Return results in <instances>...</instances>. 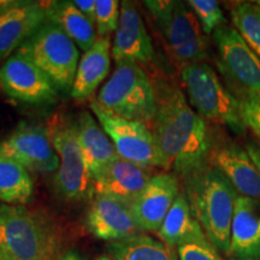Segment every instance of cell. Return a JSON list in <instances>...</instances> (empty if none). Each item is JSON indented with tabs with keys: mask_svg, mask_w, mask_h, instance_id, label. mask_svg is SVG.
Returning a JSON list of instances; mask_svg holds the SVG:
<instances>
[{
	"mask_svg": "<svg viewBox=\"0 0 260 260\" xmlns=\"http://www.w3.org/2000/svg\"><path fill=\"white\" fill-rule=\"evenodd\" d=\"M157 111L151 130L164 170L188 177L205 164L210 141L205 119L191 109L186 94L175 84H154Z\"/></svg>",
	"mask_w": 260,
	"mask_h": 260,
	"instance_id": "1",
	"label": "cell"
},
{
	"mask_svg": "<svg viewBox=\"0 0 260 260\" xmlns=\"http://www.w3.org/2000/svg\"><path fill=\"white\" fill-rule=\"evenodd\" d=\"M186 197L195 218L217 251L229 255L230 235L239 197L228 178L213 165H203L187 177Z\"/></svg>",
	"mask_w": 260,
	"mask_h": 260,
	"instance_id": "2",
	"label": "cell"
},
{
	"mask_svg": "<svg viewBox=\"0 0 260 260\" xmlns=\"http://www.w3.org/2000/svg\"><path fill=\"white\" fill-rule=\"evenodd\" d=\"M60 237L44 216L0 203V260H58Z\"/></svg>",
	"mask_w": 260,
	"mask_h": 260,
	"instance_id": "3",
	"label": "cell"
},
{
	"mask_svg": "<svg viewBox=\"0 0 260 260\" xmlns=\"http://www.w3.org/2000/svg\"><path fill=\"white\" fill-rule=\"evenodd\" d=\"M181 80L188 103L201 118L225 125L239 136L246 134L240 102L225 88L209 64L203 61L184 65L181 69Z\"/></svg>",
	"mask_w": 260,
	"mask_h": 260,
	"instance_id": "4",
	"label": "cell"
},
{
	"mask_svg": "<svg viewBox=\"0 0 260 260\" xmlns=\"http://www.w3.org/2000/svg\"><path fill=\"white\" fill-rule=\"evenodd\" d=\"M95 102L106 111L129 121L151 125L157 111L154 83L136 63L116 64Z\"/></svg>",
	"mask_w": 260,
	"mask_h": 260,
	"instance_id": "5",
	"label": "cell"
},
{
	"mask_svg": "<svg viewBox=\"0 0 260 260\" xmlns=\"http://www.w3.org/2000/svg\"><path fill=\"white\" fill-rule=\"evenodd\" d=\"M145 5L177 63L184 67L207 59L209 41L189 6L176 0H148Z\"/></svg>",
	"mask_w": 260,
	"mask_h": 260,
	"instance_id": "6",
	"label": "cell"
},
{
	"mask_svg": "<svg viewBox=\"0 0 260 260\" xmlns=\"http://www.w3.org/2000/svg\"><path fill=\"white\" fill-rule=\"evenodd\" d=\"M54 151L59 157V168L54 176V187L65 200L84 201L95 194L94 181L81 151L76 124L63 117H56L47 129Z\"/></svg>",
	"mask_w": 260,
	"mask_h": 260,
	"instance_id": "7",
	"label": "cell"
},
{
	"mask_svg": "<svg viewBox=\"0 0 260 260\" xmlns=\"http://www.w3.org/2000/svg\"><path fill=\"white\" fill-rule=\"evenodd\" d=\"M50 77L58 90L71 92L80 51L61 29L48 21L18 48Z\"/></svg>",
	"mask_w": 260,
	"mask_h": 260,
	"instance_id": "8",
	"label": "cell"
},
{
	"mask_svg": "<svg viewBox=\"0 0 260 260\" xmlns=\"http://www.w3.org/2000/svg\"><path fill=\"white\" fill-rule=\"evenodd\" d=\"M217 65L237 98L260 95V59L234 27L222 25L212 34Z\"/></svg>",
	"mask_w": 260,
	"mask_h": 260,
	"instance_id": "9",
	"label": "cell"
},
{
	"mask_svg": "<svg viewBox=\"0 0 260 260\" xmlns=\"http://www.w3.org/2000/svg\"><path fill=\"white\" fill-rule=\"evenodd\" d=\"M90 110L119 157L141 168L164 169L160 152L148 125L113 115L96 102L90 103Z\"/></svg>",
	"mask_w": 260,
	"mask_h": 260,
	"instance_id": "10",
	"label": "cell"
},
{
	"mask_svg": "<svg viewBox=\"0 0 260 260\" xmlns=\"http://www.w3.org/2000/svg\"><path fill=\"white\" fill-rule=\"evenodd\" d=\"M0 93L25 104H53L58 98L50 77L19 50L0 65Z\"/></svg>",
	"mask_w": 260,
	"mask_h": 260,
	"instance_id": "11",
	"label": "cell"
},
{
	"mask_svg": "<svg viewBox=\"0 0 260 260\" xmlns=\"http://www.w3.org/2000/svg\"><path fill=\"white\" fill-rule=\"evenodd\" d=\"M0 157L17 161L28 171L39 174H52L59 168V157L47 130L27 123H21L0 141Z\"/></svg>",
	"mask_w": 260,
	"mask_h": 260,
	"instance_id": "12",
	"label": "cell"
},
{
	"mask_svg": "<svg viewBox=\"0 0 260 260\" xmlns=\"http://www.w3.org/2000/svg\"><path fill=\"white\" fill-rule=\"evenodd\" d=\"M47 22V3L9 0L0 10V64Z\"/></svg>",
	"mask_w": 260,
	"mask_h": 260,
	"instance_id": "13",
	"label": "cell"
},
{
	"mask_svg": "<svg viewBox=\"0 0 260 260\" xmlns=\"http://www.w3.org/2000/svg\"><path fill=\"white\" fill-rule=\"evenodd\" d=\"M112 57L116 64L136 63L141 67L153 64L152 39L132 2H122L121 17L112 45Z\"/></svg>",
	"mask_w": 260,
	"mask_h": 260,
	"instance_id": "14",
	"label": "cell"
},
{
	"mask_svg": "<svg viewBox=\"0 0 260 260\" xmlns=\"http://www.w3.org/2000/svg\"><path fill=\"white\" fill-rule=\"evenodd\" d=\"M87 229L96 239L110 243L142 234L132 207L105 195L94 198L87 213Z\"/></svg>",
	"mask_w": 260,
	"mask_h": 260,
	"instance_id": "15",
	"label": "cell"
},
{
	"mask_svg": "<svg viewBox=\"0 0 260 260\" xmlns=\"http://www.w3.org/2000/svg\"><path fill=\"white\" fill-rule=\"evenodd\" d=\"M178 194V180L174 174L162 172L152 176L147 187L132 205L140 230L158 233Z\"/></svg>",
	"mask_w": 260,
	"mask_h": 260,
	"instance_id": "16",
	"label": "cell"
},
{
	"mask_svg": "<svg viewBox=\"0 0 260 260\" xmlns=\"http://www.w3.org/2000/svg\"><path fill=\"white\" fill-rule=\"evenodd\" d=\"M152 178L148 169L118 157L93 178L95 195H105L132 207Z\"/></svg>",
	"mask_w": 260,
	"mask_h": 260,
	"instance_id": "17",
	"label": "cell"
},
{
	"mask_svg": "<svg viewBox=\"0 0 260 260\" xmlns=\"http://www.w3.org/2000/svg\"><path fill=\"white\" fill-rule=\"evenodd\" d=\"M212 162L237 194L260 200V170L245 148L236 144L220 146L213 152Z\"/></svg>",
	"mask_w": 260,
	"mask_h": 260,
	"instance_id": "18",
	"label": "cell"
},
{
	"mask_svg": "<svg viewBox=\"0 0 260 260\" xmlns=\"http://www.w3.org/2000/svg\"><path fill=\"white\" fill-rule=\"evenodd\" d=\"M229 256L260 258V200L239 195L235 201Z\"/></svg>",
	"mask_w": 260,
	"mask_h": 260,
	"instance_id": "19",
	"label": "cell"
},
{
	"mask_svg": "<svg viewBox=\"0 0 260 260\" xmlns=\"http://www.w3.org/2000/svg\"><path fill=\"white\" fill-rule=\"evenodd\" d=\"M75 124L83 158L94 178L119 155L99 122L89 112L80 113Z\"/></svg>",
	"mask_w": 260,
	"mask_h": 260,
	"instance_id": "20",
	"label": "cell"
},
{
	"mask_svg": "<svg viewBox=\"0 0 260 260\" xmlns=\"http://www.w3.org/2000/svg\"><path fill=\"white\" fill-rule=\"evenodd\" d=\"M111 67V39L98 38L94 45L81 57L75 76L71 96L86 100L105 80Z\"/></svg>",
	"mask_w": 260,
	"mask_h": 260,
	"instance_id": "21",
	"label": "cell"
},
{
	"mask_svg": "<svg viewBox=\"0 0 260 260\" xmlns=\"http://www.w3.org/2000/svg\"><path fill=\"white\" fill-rule=\"evenodd\" d=\"M158 236L159 240L171 249L188 242L209 240L200 223L195 218L189 201L183 193L178 194L159 229Z\"/></svg>",
	"mask_w": 260,
	"mask_h": 260,
	"instance_id": "22",
	"label": "cell"
},
{
	"mask_svg": "<svg viewBox=\"0 0 260 260\" xmlns=\"http://www.w3.org/2000/svg\"><path fill=\"white\" fill-rule=\"evenodd\" d=\"M47 19L57 24L81 51L87 52L96 41L95 23L80 12L74 2L47 3Z\"/></svg>",
	"mask_w": 260,
	"mask_h": 260,
	"instance_id": "23",
	"label": "cell"
},
{
	"mask_svg": "<svg viewBox=\"0 0 260 260\" xmlns=\"http://www.w3.org/2000/svg\"><path fill=\"white\" fill-rule=\"evenodd\" d=\"M107 249L112 260H178L174 249L144 233L109 243Z\"/></svg>",
	"mask_w": 260,
	"mask_h": 260,
	"instance_id": "24",
	"label": "cell"
},
{
	"mask_svg": "<svg viewBox=\"0 0 260 260\" xmlns=\"http://www.w3.org/2000/svg\"><path fill=\"white\" fill-rule=\"evenodd\" d=\"M34 183L23 165L0 157V201L9 205H24L31 199Z\"/></svg>",
	"mask_w": 260,
	"mask_h": 260,
	"instance_id": "25",
	"label": "cell"
},
{
	"mask_svg": "<svg viewBox=\"0 0 260 260\" xmlns=\"http://www.w3.org/2000/svg\"><path fill=\"white\" fill-rule=\"evenodd\" d=\"M234 28L260 59V6L256 3H240L232 10Z\"/></svg>",
	"mask_w": 260,
	"mask_h": 260,
	"instance_id": "26",
	"label": "cell"
},
{
	"mask_svg": "<svg viewBox=\"0 0 260 260\" xmlns=\"http://www.w3.org/2000/svg\"><path fill=\"white\" fill-rule=\"evenodd\" d=\"M206 35L213 34L219 27L226 24L225 16L219 3L214 0H189L187 3Z\"/></svg>",
	"mask_w": 260,
	"mask_h": 260,
	"instance_id": "27",
	"label": "cell"
},
{
	"mask_svg": "<svg viewBox=\"0 0 260 260\" xmlns=\"http://www.w3.org/2000/svg\"><path fill=\"white\" fill-rule=\"evenodd\" d=\"M121 17L119 2L117 0H96L95 27L98 38L110 37L117 30Z\"/></svg>",
	"mask_w": 260,
	"mask_h": 260,
	"instance_id": "28",
	"label": "cell"
},
{
	"mask_svg": "<svg viewBox=\"0 0 260 260\" xmlns=\"http://www.w3.org/2000/svg\"><path fill=\"white\" fill-rule=\"evenodd\" d=\"M178 260H223L209 240L188 242L177 247Z\"/></svg>",
	"mask_w": 260,
	"mask_h": 260,
	"instance_id": "29",
	"label": "cell"
},
{
	"mask_svg": "<svg viewBox=\"0 0 260 260\" xmlns=\"http://www.w3.org/2000/svg\"><path fill=\"white\" fill-rule=\"evenodd\" d=\"M243 122L260 140V95L237 98Z\"/></svg>",
	"mask_w": 260,
	"mask_h": 260,
	"instance_id": "30",
	"label": "cell"
},
{
	"mask_svg": "<svg viewBox=\"0 0 260 260\" xmlns=\"http://www.w3.org/2000/svg\"><path fill=\"white\" fill-rule=\"evenodd\" d=\"M74 4L80 12L95 23L96 0H74Z\"/></svg>",
	"mask_w": 260,
	"mask_h": 260,
	"instance_id": "31",
	"label": "cell"
},
{
	"mask_svg": "<svg viewBox=\"0 0 260 260\" xmlns=\"http://www.w3.org/2000/svg\"><path fill=\"white\" fill-rule=\"evenodd\" d=\"M245 149L247 153L249 154V157L252 158V160L254 161L256 168L260 170V144L255 141H248L245 146Z\"/></svg>",
	"mask_w": 260,
	"mask_h": 260,
	"instance_id": "32",
	"label": "cell"
},
{
	"mask_svg": "<svg viewBox=\"0 0 260 260\" xmlns=\"http://www.w3.org/2000/svg\"><path fill=\"white\" fill-rule=\"evenodd\" d=\"M58 260H83V258L76 251H67L60 254Z\"/></svg>",
	"mask_w": 260,
	"mask_h": 260,
	"instance_id": "33",
	"label": "cell"
},
{
	"mask_svg": "<svg viewBox=\"0 0 260 260\" xmlns=\"http://www.w3.org/2000/svg\"><path fill=\"white\" fill-rule=\"evenodd\" d=\"M96 260H112V259L109 258V256H106V255H102V256H99Z\"/></svg>",
	"mask_w": 260,
	"mask_h": 260,
	"instance_id": "34",
	"label": "cell"
},
{
	"mask_svg": "<svg viewBox=\"0 0 260 260\" xmlns=\"http://www.w3.org/2000/svg\"><path fill=\"white\" fill-rule=\"evenodd\" d=\"M230 260H260V259H230Z\"/></svg>",
	"mask_w": 260,
	"mask_h": 260,
	"instance_id": "35",
	"label": "cell"
},
{
	"mask_svg": "<svg viewBox=\"0 0 260 260\" xmlns=\"http://www.w3.org/2000/svg\"><path fill=\"white\" fill-rule=\"evenodd\" d=\"M255 3H256V4H258V5L260 6V2H255Z\"/></svg>",
	"mask_w": 260,
	"mask_h": 260,
	"instance_id": "36",
	"label": "cell"
}]
</instances>
